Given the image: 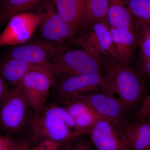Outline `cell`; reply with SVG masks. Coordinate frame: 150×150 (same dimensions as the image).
<instances>
[{
  "mask_svg": "<svg viewBox=\"0 0 150 150\" xmlns=\"http://www.w3.org/2000/svg\"><path fill=\"white\" fill-rule=\"evenodd\" d=\"M117 61L111 57L101 56L82 49L62 51L52 61L41 65L43 70L54 76H65L106 73Z\"/></svg>",
  "mask_w": 150,
  "mask_h": 150,
  "instance_id": "1",
  "label": "cell"
},
{
  "mask_svg": "<svg viewBox=\"0 0 150 150\" xmlns=\"http://www.w3.org/2000/svg\"><path fill=\"white\" fill-rule=\"evenodd\" d=\"M34 114L20 83L0 104V129L10 137L18 136L20 139L28 142L30 127Z\"/></svg>",
  "mask_w": 150,
  "mask_h": 150,
  "instance_id": "2",
  "label": "cell"
},
{
  "mask_svg": "<svg viewBox=\"0 0 150 150\" xmlns=\"http://www.w3.org/2000/svg\"><path fill=\"white\" fill-rule=\"evenodd\" d=\"M115 92L129 110L134 108L144 94V76L129 65L115 62L106 72Z\"/></svg>",
  "mask_w": 150,
  "mask_h": 150,
  "instance_id": "3",
  "label": "cell"
},
{
  "mask_svg": "<svg viewBox=\"0 0 150 150\" xmlns=\"http://www.w3.org/2000/svg\"><path fill=\"white\" fill-rule=\"evenodd\" d=\"M54 87L58 102L100 89L105 92L115 93L106 73L66 76Z\"/></svg>",
  "mask_w": 150,
  "mask_h": 150,
  "instance_id": "4",
  "label": "cell"
},
{
  "mask_svg": "<svg viewBox=\"0 0 150 150\" xmlns=\"http://www.w3.org/2000/svg\"><path fill=\"white\" fill-rule=\"evenodd\" d=\"M113 94L104 91H95L72 98L83 101L100 117L112 122L123 134L122 129L129 123V110L121 100Z\"/></svg>",
  "mask_w": 150,
  "mask_h": 150,
  "instance_id": "5",
  "label": "cell"
},
{
  "mask_svg": "<svg viewBox=\"0 0 150 150\" xmlns=\"http://www.w3.org/2000/svg\"><path fill=\"white\" fill-rule=\"evenodd\" d=\"M37 6L35 13L39 17L41 35L45 40L64 46L76 35L56 11L54 0H43Z\"/></svg>",
  "mask_w": 150,
  "mask_h": 150,
  "instance_id": "6",
  "label": "cell"
},
{
  "mask_svg": "<svg viewBox=\"0 0 150 150\" xmlns=\"http://www.w3.org/2000/svg\"><path fill=\"white\" fill-rule=\"evenodd\" d=\"M69 42L81 49L99 56L111 57L118 62L108 23H96L82 30Z\"/></svg>",
  "mask_w": 150,
  "mask_h": 150,
  "instance_id": "7",
  "label": "cell"
},
{
  "mask_svg": "<svg viewBox=\"0 0 150 150\" xmlns=\"http://www.w3.org/2000/svg\"><path fill=\"white\" fill-rule=\"evenodd\" d=\"M79 136L59 118L34 113L30 127L28 140L31 144L35 145L45 140L61 144Z\"/></svg>",
  "mask_w": 150,
  "mask_h": 150,
  "instance_id": "8",
  "label": "cell"
},
{
  "mask_svg": "<svg viewBox=\"0 0 150 150\" xmlns=\"http://www.w3.org/2000/svg\"><path fill=\"white\" fill-rule=\"evenodd\" d=\"M20 83L22 91L33 111L40 114L46 104L50 89L56 84L55 76L45 70L37 69L28 73Z\"/></svg>",
  "mask_w": 150,
  "mask_h": 150,
  "instance_id": "9",
  "label": "cell"
},
{
  "mask_svg": "<svg viewBox=\"0 0 150 150\" xmlns=\"http://www.w3.org/2000/svg\"><path fill=\"white\" fill-rule=\"evenodd\" d=\"M68 47L67 44L59 46L45 40L36 41L10 49L6 57L41 66L51 62Z\"/></svg>",
  "mask_w": 150,
  "mask_h": 150,
  "instance_id": "10",
  "label": "cell"
},
{
  "mask_svg": "<svg viewBox=\"0 0 150 150\" xmlns=\"http://www.w3.org/2000/svg\"><path fill=\"white\" fill-rule=\"evenodd\" d=\"M39 24V17L35 13L25 12L13 17L0 34V47L25 43Z\"/></svg>",
  "mask_w": 150,
  "mask_h": 150,
  "instance_id": "11",
  "label": "cell"
},
{
  "mask_svg": "<svg viewBox=\"0 0 150 150\" xmlns=\"http://www.w3.org/2000/svg\"><path fill=\"white\" fill-rule=\"evenodd\" d=\"M87 135L96 150H131L123 134L105 118L98 119Z\"/></svg>",
  "mask_w": 150,
  "mask_h": 150,
  "instance_id": "12",
  "label": "cell"
},
{
  "mask_svg": "<svg viewBox=\"0 0 150 150\" xmlns=\"http://www.w3.org/2000/svg\"><path fill=\"white\" fill-rule=\"evenodd\" d=\"M110 32L118 62L129 65L137 46L134 30L110 27Z\"/></svg>",
  "mask_w": 150,
  "mask_h": 150,
  "instance_id": "13",
  "label": "cell"
},
{
  "mask_svg": "<svg viewBox=\"0 0 150 150\" xmlns=\"http://www.w3.org/2000/svg\"><path fill=\"white\" fill-rule=\"evenodd\" d=\"M123 137L131 150H149L150 148V122L137 120L122 129Z\"/></svg>",
  "mask_w": 150,
  "mask_h": 150,
  "instance_id": "14",
  "label": "cell"
},
{
  "mask_svg": "<svg viewBox=\"0 0 150 150\" xmlns=\"http://www.w3.org/2000/svg\"><path fill=\"white\" fill-rule=\"evenodd\" d=\"M86 0H54L55 8L61 18L76 34L81 26Z\"/></svg>",
  "mask_w": 150,
  "mask_h": 150,
  "instance_id": "15",
  "label": "cell"
},
{
  "mask_svg": "<svg viewBox=\"0 0 150 150\" xmlns=\"http://www.w3.org/2000/svg\"><path fill=\"white\" fill-rule=\"evenodd\" d=\"M41 69L38 65L32 64L18 59L6 58L0 61V75L13 87L16 86L28 73Z\"/></svg>",
  "mask_w": 150,
  "mask_h": 150,
  "instance_id": "16",
  "label": "cell"
},
{
  "mask_svg": "<svg viewBox=\"0 0 150 150\" xmlns=\"http://www.w3.org/2000/svg\"><path fill=\"white\" fill-rule=\"evenodd\" d=\"M108 20L110 27L134 30V17L124 0H109Z\"/></svg>",
  "mask_w": 150,
  "mask_h": 150,
  "instance_id": "17",
  "label": "cell"
},
{
  "mask_svg": "<svg viewBox=\"0 0 150 150\" xmlns=\"http://www.w3.org/2000/svg\"><path fill=\"white\" fill-rule=\"evenodd\" d=\"M109 6V0H86L85 10L80 30L87 28L98 22L108 23V13Z\"/></svg>",
  "mask_w": 150,
  "mask_h": 150,
  "instance_id": "18",
  "label": "cell"
},
{
  "mask_svg": "<svg viewBox=\"0 0 150 150\" xmlns=\"http://www.w3.org/2000/svg\"><path fill=\"white\" fill-rule=\"evenodd\" d=\"M43 0H0V28L17 15L26 12Z\"/></svg>",
  "mask_w": 150,
  "mask_h": 150,
  "instance_id": "19",
  "label": "cell"
},
{
  "mask_svg": "<svg viewBox=\"0 0 150 150\" xmlns=\"http://www.w3.org/2000/svg\"><path fill=\"white\" fill-rule=\"evenodd\" d=\"M134 27L142 63L150 59V21L134 17Z\"/></svg>",
  "mask_w": 150,
  "mask_h": 150,
  "instance_id": "20",
  "label": "cell"
},
{
  "mask_svg": "<svg viewBox=\"0 0 150 150\" xmlns=\"http://www.w3.org/2000/svg\"><path fill=\"white\" fill-rule=\"evenodd\" d=\"M40 114L55 116L64 121L73 131L75 129L76 123L74 118L66 108L60 106L56 103H53L46 104Z\"/></svg>",
  "mask_w": 150,
  "mask_h": 150,
  "instance_id": "21",
  "label": "cell"
},
{
  "mask_svg": "<svg viewBox=\"0 0 150 150\" xmlns=\"http://www.w3.org/2000/svg\"><path fill=\"white\" fill-rule=\"evenodd\" d=\"M101 118L92 109L83 112L74 118L76 126L74 131L79 136L87 135L96 122Z\"/></svg>",
  "mask_w": 150,
  "mask_h": 150,
  "instance_id": "22",
  "label": "cell"
},
{
  "mask_svg": "<svg viewBox=\"0 0 150 150\" xmlns=\"http://www.w3.org/2000/svg\"><path fill=\"white\" fill-rule=\"evenodd\" d=\"M135 18L150 21V0H124Z\"/></svg>",
  "mask_w": 150,
  "mask_h": 150,
  "instance_id": "23",
  "label": "cell"
},
{
  "mask_svg": "<svg viewBox=\"0 0 150 150\" xmlns=\"http://www.w3.org/2000/svg\"><path fill=\"white\" fill-rule=\"evenodd\" d=\"M87 135L79 136L62 143L59 145V150H95L89 137L87 138Z\"/></svg>",
  "mask_w": 150,
  "mask_h": 150,
  "instance_id": "24",
  "label": "cell"
},
{
  "mask_svg": "<svg viewBox=\"0 0 150 150\" xmlns=\"http://www.w3.org/2000/svg\"><path fill=\"white\" fill-rule=\"evenodd\" d=\"M31 146L26 140L16 139L0 134V150H25L30 149Z\"/></svg>",
  "mask_w": 150,
  "mask_h": 150,
  "instance_id": "25",
  "label": "cell"
},
{
  "mask_svg": "<svg viewBox=\"0 0 150 150\" xmlns=\"http://www.w3.org/2000/svg\"><path fill=\"white\" fill-rule=\"evenodd\" d=\"M150 112V94L144 99L141 107L137 112V120L146 119Z\"/></svg>",
  "mask_w": 150,
  "mask_h": 150,
  "instance_id": "26",
  "label": "cell"
},
{
  "mask_svg": "<svg viewBox=\"0 0 150 150\" xmlns=\"http://www.w3.org/2000/svg\"><path fill=\"white\" fill-rule=\"evenodd\" d=\"M59 145L56 142L45 140L33 146L29 150H59Z\"/></svg>",
  "mask_w": 150,
  "mask_h": 150,
  "instance_id": "27",
  "label": "cell"
},
{
  "mask_svg": "<svg viewBox=\"0 0 150 150\" xmlns=\"http://www.w3.org/2000/svg\"><path fill=\"white\" fill-rule=\"evenodd\" d=\"M6 81L0 75V104L13 88H10Z\"/></svg>",
  "mask_w": 150,
  "mask_h": 150,
  "instance_id": "28",
  "label": "cell"
},
{
  "mask_svg": "<svg viewBox=\"0 0 150 150\" xmlns=\"http://www.w3.org/2000/svg\"><path fill=\"white\" fill-rule=\"evenodd\" d=\"M139 71L144 77H146L150 80V59L146 62L140 63Z\"/></svg>",
  "mask_w": 150,
  "mask_h": 150,
  "instance_id": "29",
  "label": "cell"
},
{
  "mask_svg": "<svg viewBox=\"0 0 150 150\" xmlns=\"http://www.w3.org/2000/svg\"><path fill=\"white\" fill-rule=\"evenodd\" d=\"M145 120H147V121H149L150 122V112L149 113V114H148Z\"/></svg>",
  "mask_w": 150,
  "mask_h": 150,
  "instance_id": "30",
  "label": "cell"
},
{
  "mask_svg": "<svg viewBox=\"0 0 150 150\" xmlns=\"http://www.w3.org/2000/svg\"><path fill=\"white\" fill-rule=\"evenodd\" d=\"M30 149H27V150H29Z\"/></svg>",
  "mask_w": 150,
  "mask_h": 150,
  "instance_id": "31",
  "label": "cell"
},
{
  "mask_svg": "<svg viewBox=\"0 0 150 150\" xmlns=\"http://www.w3.org/2000/svg\"><path fill=\"white\" fill-rule=\"evenodd\" d=\"M149 150H150V148H149Z\"/></svg>",
  "mask_w": 150,
  "mask_h": 150,
  "instance_id": "32",
  "label": "cell"
}]
</instances>
